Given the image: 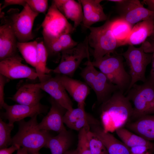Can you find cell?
I'll return each instance as SVG.
<instances>
[{
  "label": "cell",
  "instance_id": "1",
  "mask_svg": "<svg viewBox=\"0 0 154 154\" xmlns=\"http://www.w3.org/2000/svg\"><path fill=\"white\" fill-rule=\"evenodd\" d=\"M100 111L101 121L104 131L113 132L129 122L133 107L123 93L118 90L101 104Z\"/></svg>",
  "mask_w": 154,
  "mask_h": 154
},
{
  "label": "cell",
  "instance_id": "2",
  "mask_svg": "<svg viewBox=\"0 0 154 154\" xmlns=\"http://www.w3.org/2000/svg\"><path fill=\"white\" fill-rule=\"evenodd\" d=\"M38 115L27 121L23 119L18 122V131L12 137L11 145L16 144L25 148L29 154L38 153L41 148L45 147L52 135L49 131L39 128L37 119Z\"/></svg>",
  "mask_w": 154,
  "mask_h": 154
},
{
  "label": "cell",
  "instance_id": "3",
  "mask_svg": "<svg viewBox=\"0 0 154 154\" xmlns=\"http://www.w3.org/2000/svg\"><path fill=\"white\" fill-rule=\"evenodd\" d=\"M123 60L121 54L115 52L95 60L92 63L118 87L119 90L124 93L129 88L131 78L124 68Z\"/></svg>",
  "mask_w": 154,
  "mask_h": 154
},
{
  "label": "cell",
  "instance_id": "4",
  "mask_svg": "<svg viewBox=\"0 0 154 154\" xmlns=\"http://www.w3.org/2000/svg\"><path fill=\"white\" fill-rule=\"evenodd\" d=\"M111 21L108 19L101 26L88 28L90 31L87 37L88 45L93 48L92 54L94 60L114 53L117 48L121 46L111 31Z\"/></svg>",
  "mask_w": 154,
  "mask_h": 154
},
{
  "label": "cell",
  "instance_id": "5",
  "mask_svg": "<svg viewBox=\"0 0 154 154\" xmlns=\"http://www.w3.org/2000/svg\"><path fill=\"white\" fill-rule=\"evenodd\" d=\"M126 93L133 105L131 119L154 114V85L147 79L142 84H134Z\"/></svg>",
  "mask_w": 154,
  "mask_h": 154
},
{
  "label": "cell",
  "instance_id": "6",
  "mask_svg": "<svg viewBox=\"0 0 154 154\" xmlns=\"http://www.w3.org/2000/svg\"><path fill=\"white\" fill-rule=\"evenodd\" d=\"M80 75L85 82L94 92L98 102L102 104L108 100L116 91L118 87L112 83L100 71L97 70L90 59L86 63Z\"/></svg>",
  "mask_w": 154,
  "mask_h": 154
},
{
  "label": "cell",
  "instance_id": "7",
  "mask_svg": "<svg viewBox=\"0 0 154 154\" xmlns=\"http://www.w3.org/2000/svg\"><path fill=\"white\" fill-rule=\"evenodd\" d=\"M7 13L9 16L5 17L11 25L18 42H27L34 38L32 29L38 13L33 11L27 3L19 12L18 9H12Z\"/></svg>",
  "mask_w": 154,
  "mask_h": 154
},
{
  "label": "cell",
  "instance_id": "8",
  "mask_svg": "<svg viewBox=\"0 0 154 154\" xmlns=\"http://www.w3.org/2000/svg\"><path fill=\"white\" fill-rule=\"evenodd\" d=\"M44 43L74 31L73 26L58 9L52 1L41 24Z\"/></svg>",
  "mask_w": 154,
  "mask_h": 154
},
{
  "label": "cell",
  "instance_id": "9",
  "mask_svg": "<svg viewBox=\"0 0 154 154\" xmlns=\"http://www.w3.org/2000/svg\"><path fill=\"white\" fill-rule=\"evenodd\" d=\"M121 55L126 60L129 68L131 82L126 93L138 81L145 82V73L147 66L151 62L152 53L145 52L143 43L139 48L129 45L127 50Z\"/></svg>",
  "mask_w": 154,
  "mask_h": 154
},
{
  "label": "cell",
  "instance_id": "10",
  "mask_svg": "<svg viewBox=\"0 0 154 154\" xmlns=\"http://www.w3.org/2000/svg\"><path fill=\"white\" fill-rule=\"evenodd\" d=\"M88 37L75 46L62 52L59 64L52 72L71 77L82 60L90 59Z\"/></svg>",
  "mask_w": 154,
  "mask_h": 154
},
{
  "label": "cell",
  "instance_id": "11",
  "mask_svg": "<svg viewBox=\"0 0 154 154\" xmlns=\"http://www.w3.org/2000/svg\"><path fill=\"white\" fill-rule=\"evenodd\" d=\"M117 4L119 17L132 25L141 21L154 19V11L145 7L138 0H122Z\"/></svg>",
  "mask_w": 154,
  "mask_h": 154
},
{
  "label": "cell",
  "instance_id": "12",
  "mask_svg": "<svg viewBox=\"0 0 154 154\" xmlns=\"http://www.w3.org/2000/svg\"><path fill=\"white\" fill-rule=\"evenodd\" d=\"M23 60L18 54L0 61V74L10 79L35 80L38 76L35 69L23 64Z\"/></svg>",
  "mask_w": 154,
  "mask_h": 154
},
{
  "label": "cell",
  "instance_id": "13",
  "mask_svg": "<svg viewBox=\"0 0 154 154\" xmlns=\"http://www.w3.org/2000/svg\"><path fill=\"white\" fill-rule=\"evenodd\" d=\"M35 84L67 110L70 111L73 109L72 103L60 80L59 74L54 77L51 76L44 82Z\"/></svg>",
  "mask_w": 154,
  "mask_h": 154
},
{
  "label": "cell",
  "instance_id": "14",
  "mask_svg": "<svg viewBox=\"0 0 154 154\" xmlns=\"http://www.w3.org/2000/svg\"><path fill=\"white\" fill-rule=\"evenodd\" d=\"M2 108L5 112L2 114V117L8 120L9 123L11 124L24 119L26 117L31 118L37 114L45 113L48 110L47 106L40 103L33 106L19 104L10 106L5 102Z\"/></svg>",
  "mask_w": 154,
  "mask_h": 154
},
{
  "label": "cell",
  "instance_id": "15",
  "mask_svg": "<svg viewBox=\"0 0 154 154\" xmlns=\"http://www.w3.org/2000/svg\"><path fill=\"white\" fill-rule=\"evenodd\" d=\"M0 26V61L17 55L18 42L12 28L4 15Z\"/></svg>",
  "mask_w": 154,
  "mask_h": 154
},
{
  "label": "cell",
  "instance_id": "16",
  "mask_svg": "<svg viewBox=\"0 0 154 154\" xmlns=\"http://www.w3.org/2000/svg\"><path fill=\"white\" fill-rule=\"evenodd\" d=\"M49 101L51 106L50 110L38 123L39 128L41 129L54 131L58 133L66 130L64 125L63 117L67 110L51 97Z\"/></svg>",
  "mask_w": 154,
  "mask_h": 154
},
{
  "label": "cell",
  "instance_id": "17",
  "mask_svg": "<svg viewBox=\"0 0 154 154\" xmlns=\"http://www.w3.org/2000/svg\"><path fill=\"white\" fill-rule=\"evenodd\" d=\"M64 124L69 128L77 131L89 128L92 124L100 125L99 122L86 113L84 107H78L71 111L67 110L63 117Z\"/></svg>",
  "mask_w": 154,
  "mask_h": 154
},
{
  "label": "cell",
  "instance_id": "18",
  "mask_svg": "<svg viewBox=\"0 0 154 154\" xmlns=\"http://www.w3.org/2000/svg\"><path fill=\"white\" fill-rule=\"evenodd\" d=\"M83 11L82 25L88 29L96 23L107 21L108 17L100 4L102 0H79Z\"/></svg>",
  "mask_w": 154,
  "mask_h": 154
},
{
  "label": "cell",
  "instance_id": "19",
  "mask_svg": "<svg viewBox=\"0 0 154 154\" xmlns=\"http://www.w3.org/2000/svg\"><path fill=\"white\" fill-rule=\"evenodd\" d=\"M59 75L62 84L66 91L78 103V107H84L85 100L90 93V87L85 82L66 76Z\"/></svg>",
  "mask_w": 154,
  "mask_h": 154
},
{
  "label": "cell",
  "instance_id": "20",
  "mask_svg": "<svg viewBox=\"0 0 154 154\" xmlns=\"http://www.w3.org/2000/svg\"><path fill=\"white\" fill-rule=\"evenodd\" d=\"M90 130L101 140L109 154H131L130 148L110 133L105 132L100 125L92 124Z\"/></svg>",
  "mask_w": 154,
  "mask_h": 154
},
{
  "label": "cell",
  "instance_id": "21",
  "mask_svg": "<svg viewBox=\"0 0 154 154\" xmlns=\"http://www.w3.org/2000/svg\"><path fill=\"white\" fill-rule=\"evenodd\" d=\"M58 9L67 19L74 22V31L81 23L83 19V13L82 5L79 0H54Z\"/></svg>",
  "mask_w": 154,
  "mask_h": 154
},
{
  "label": "cell",
  "instance_id": "22",
  "mask_svg": "<svg viewBox=\"0 0 154 154\" xmlns=\"http://www.w3.org/2000/svg\"><path fill=\"white\" fill-rule=\"evenodd\" d=\"M42 90L35 84L27 83L21 86L10 99L19 104L33 106L39 104L42 98Z\"/></svg>",
  "mask_w": 154,
  "mask_h": 154
},
{
  "label": "cell",
  "instance_id": "23",
  "mask_svg": "<svg viewBox=\"0 0 154 154\" xmlns=\"http://www.w3.org/2000/svg\"><path fill=\"white\" fill-rule=\"evenodd\" d=\"M154 30V19L143 21L134 26L127 38L123 42L122 46L133 45L143 43L149 37Z\"/></svg>",
  "mask_w": 154,
  "mask_h": 154
},
{
  "label": "cell",
  "instance_id": "24",
  "mask_svg": "<svg viewBox=\"0 0 154 154\" xmlns=\"http://www.w3.org/2000/svg\"><path fill=\"white\" fill-rule=\"evenodd\" d=\"M126 125L128 129L145 139L154 140V114L143 116Z\"/></svg>",
  "mask_w": 154,
  "mask_h": 154
},
{
  "label": "cell",
  "instance_id": "25",
  "mask_svg": "<svg viewBox=\"0 0 154 154\" xmlns=\"http://www.w3.org/2000/svg\"><path fill=\"white\" fill-rule=\"evenodd\" d=\"M78 43L72 38L71 34H66L44 44L48 57L56 58L59 60L61 58L62 52L75 46Z\"/></svg>",
  "mask_w": 154,
  "mask_h": 154
},
{
  "label": "cell",
  "instance_id": "26",
  "mask_svg": "<svg viewBox=\"0 0 154 154\" xmlns=\"http://www.w3.org/2000/svg\"><path fill=\"white\" fill-rule=\"evenodd\" d=\"M72 142L71 135L66 130L59 133L56 136H51L45 147L50 149L51 154H64L68 150Z\"/></svg>",
  "mask_w": 154,
  "mask_h": 154
},
{
  "label": "cell",
  "instance_id": "27",
  "mask_svg": "<svg viewBox=\"0 0 154 154\" xmlns=\"http://www.w3.org/2000/svg\"><path fill=\"white\" fill-rule=\"evenodd\" d=\"M48 57V53L43 40L38 41L37 63L35 69L40 82L45 81L51 76L49 74L52 72V69L46 66Z\"/></svg>",
  "mask_w": 154,
  "mask_h": 154
},
{
  "label": "cell",
  "instance_id": "28",
  "mask_svg": "<svg viewBox=\"0 0 154 154\" xmlns=\"http://www.w3.org/2000/svg\"><path fill=\"white\" fill-rule=\"evenodd\" d=\"M115 132L121 141L129 148L138 146H144L152 149L154 147L153 144L150 141L124 127L118 129Z\"/></svg>",
  "mask_w": 154,
  "mask_h": 154
},
{
  "label": "cell",
  "instance_id": "29",
  "mask_svg": "<svg viewBox=\"0 0 154 154\" xmlns=\"http://www.w3.org/2000/svg\"><path fill=\"white\" fill-rule=\"evenodd\" d=\"M133 25L119 17L111 21V31L116 39L121 43V46L123 42L129 36Z\"/></svg>",
  "mask_w": 154,
  "mask_h": 154
},
{
  "label": "cell",
  "instance_id": "30",
  "mask_svg": "<svg viewBox=\"0 0 154 154\" xmlns=\"http://www.w3.org/2000/svg\"><path fill=\"white\" fill-rule=\"evenodd\" d=\"M38 40L18 42L17 48L26 62L35 68L37 63Z\"/></svg>",
  "mask_w": 154,
  "mask_h": 154
},
{
  "label": "cell",
  "instance_id": "31",
  "mask_svg": "<svg viewBox=\"0 0 154 154\" xmlns=\"http://www.w3.org/2000/svg\"><path fill=\"white\" fill-rule=\"evenodd\" d=\"M87 137L92 154H109L103 143L90 128L86 129Z\"/></svg>",
  "mask_w": 154,
  "mask_h": 154
},
{
  "label": "cell",
  "instance_id": "32",
  "mask_svg": "<svg viewBox=\"0 0 154 154\" xmlns=\"http://www.w3.org/2000/svg\"><path fill=\"white\" fill-rule=\"evenodd\" d=\"M14 128V124L7 123L0 119V149L7 147L11 145L12 137L11 132Z\"/></svg>",
  "mask_w": 154,
  "mask_h": 154
},
{
  "label": "cell",
  "instance_id": "33",
  "mask_svg": "<svg viewBox=\"0 0 154 154\" xmlns=\"http://www.w3.org/2000/svg\"><path fill=\"white\" fill-rule=\"evenodd\" d=\"M83 128L79 131L77 147L78 154H92L87 137L86 129Z\"/></svg>",
  "mask_w": 154,
  "mask_h": 154
},
{
  "label": "cell",
  "instance_id": "34",
  "mask_svg": "<svg viewBox=\"0 0 154 154\" xmlns=\"http://www.w3.org/2000/svg\"><path fill=\"white\" fill-rule=\"evenodd\" d=\"M26 3L34 12L45 14L48 11V0H25Z\"/></svg>",
  "mask_w": 154,
  "mask_h": 154
},
{
  "label": "cell",
  "instance_id": "35",
  "mask_svg": "<svg viewBox=\"0 0 154 154\" xmlns=\"http://www.w3.org/2000/svg\"><path fill=\"white\" fill-rule=\"evenodd\" d=\"M144 48L145 52L152 53L151 68L150 76L147 79L154 85V43L151 41L150 42L147 41L145 42Z\"/></svg>",
  "mask_w": 154,
  "mask_h": 154
},
{
  "label": "cell",
  "instance_id": "36",
  "mask_svg": "<svg viewBox=\"0 0 154 154\" xmlns=\"http://www.w3.org/2000/svg\"><path fill=\"white\" fill-rule=\"evenodd\" d=\"M10 79L0 74V108H2L5 103L4 99V88L5 84L10 80Z\"/></svg>",
  "mask_w": 154,
  "mask_h": 154
},
{
  "label": "cell",
  "instance_id": "37",
  "mask_svg": "<svg viewBox=\"0 0 154 154\" xmlns=\"http://www.w3.org/2000/svg\"><path fill=\"white\" fill-rule=\"evenodd\" d=\"M25 0H5L3 5L0 7V12L6 7L12 5H19L23 7L26 4Z\"/></svg>",
  "mask_w": 154,
  "mask_h": 154
},
{
  "label": "cell",
  "instance_id": "38",
  "mask_svg": "<svg viewBox=\"0 0 154 154\" xmlns=\"http://www.w3.org/2000/svg\"><path fill=\"white\" fill-rule=\"evenodd\" d=\"M131 154H143L147 152L151 149L150 148L144 146H138L130 148Z\"/></svg>",
  "mask_w": 154,
  "mask_h": 154
},
{
  "label": "cell",
  "instance_id": "39",
  "mask_svg": "<svg viewBox=\"0 0 154 154\" xmlns=\"http://www.w3.org/2000/svg\"><path fill=\"white\" fill-rule=\"evenodd\" d=\"M20 147L17 145H13L9 147L0 149V154H12L15 151H17Z\"/></svg>",
  "mask_w": 154,
  "mask_h": 154
},
{
  "label": "cell",
  "instance_id": "40",
  "mask_svg": "<svg viewBox=\"0 0 154 154\" xmlns=\"http://www.w3.org/2000/svg\"><path fill=\"white\" fill-rule=\"evenodd\" d=\"M143 2L147 6L148 9L154 11V0H145Z\"/></svg>",
  "mask_w": 154,
  "mask_h": 154
},
{
  "label": "cell",
  "instance_id": "41",
  "mask_svg": "<svg viewBox=\"0 0 154 154\" xmlns=\"http://www.w3.org/2000/svg\"><path fill=\"white\" fill-rule=\"evenodd\" d=\"M17 154H29L27 150L25 148L20 147L17 151Z\"/></svg>",
  "mask_w": 154,
  "mask_h": 154
},
{
  "label": "cell",
  "instance_id": "42",
  "mask_svg": "<svg viewBox=\"0 0 154 154\" xmlns=\"http://www.w3.org/2000/svg\"><path fill=\"white\" fill-rule=\"evenodd\" d=\"M66 153V154H78L76 149L71 151L68 150Z\"/></svg>",
  "mask_w": 154,
  "mask_h": 154
},
{
  "label": "cell",
  "instance_id": "43",
  "mask_svg": "<svg viewBox=\"0 0 154 154\" xmlns=\"http://www.w3.org/2000/svg\"><path fill=\"white\" fill-rule=\"evenodd\" d=\"M149 37L151 40H154V30Z\"/></svg>",
  "mask_w": 154,
  "mask_h": 154
},
{
  "label": "cell",
  "instance_id": "44",
  "mask_svg": "<svg viewBox=\"0 0 154 154\" xmlns=\"http://www.w3.org/2000/svg\"><path fill=\"white\" fill-rule=\"evenodd\" d=\"M150 154L149 152H148V151L147 152H146V153H144V154Z\"/></svg>",
  "mask_w": 154,
  "mask_h": 154
},
{
  "label": "cell",
  "instance_id": "45",
  "mask_svg": "<svg viewBox=\"0 0 154 154\" xmlns=\"http://www.w3.org/2000/svg\"><path fill=\"white\" fill-rule=\"evenodd\" d=\"M151 41L154 43V40H151Z\"/></svg>",
  "mask_w": 154,
  "mask_h": 154
},
{
  "label": "cell",
  "instance_id": "46",
  "mask_svg": "<svg viewBox=\"0 0 154 154\" xmlns=\"http://www.w3.org/2000/svg\"><path fill=\"white\" fill-rule=\"evenodd\" d=\"M39 154L38 153H36L35 154Z\"/></svg>",
  "mask_w": 154,
  "mask_h": 154
},
{
  "label": "cell",
  "instance_id": "47",
  "mask_svg": "<svg viewBox=\"0 0 154 154\" xmlns=\"http://www.w3.org/2000/svg\"><path fill=\"white\" fill-rule=\"evenodd\" d=\"M64 154H66V152H65Z\"/></svg>",
  "mask_w": 154,
  "mask_h": 154
}]
</instances>
